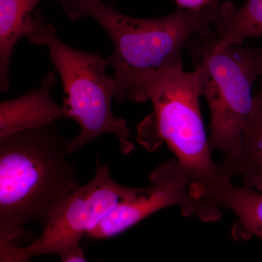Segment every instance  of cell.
Returning a JSON list of instances; mask_svg holds the SVG:
<instances>
[{"label":"cell","mask_w":262,"mask_h":262,"mask_svg":"<svg viewBox=\"0 0 262 262\" xmlns=\"http://www.w3.org/2000/svg\"><path fill=\"white\" fill-rule=\"evenodd\" d=\"M41 0H0V91L10 89V65L15 45L34 24L33 12Z\"/></svg>","instance_id":"cell-11"},{"label":"cell","mask_w":262,"mask_h":262,"mask_svg":"<svg viewBox=\"0 0 262 262\" xmlns=\"http://www.w3.org/2000/svg\"><path fill=\"white\" fill-rule=\"evenodd\" d=\"M73 20L91 17L113 42L107 59L116 82L115 99L144 102V87L163 71L183 68L182 52L193 37L219 20L220 3L199 10H179L159 18H140L122 14L101 0H59Z\"/></svg>","instance_id":"cell-1"},{"label":"cell","mask_w":262,"mask_h":262,"mask_svg":"<svg viewBox=\"0 0 262 262\" xmlns=\"http://www.w3.org/2000/svg\"><path fill=\"white\" fill-rule=\"evenodd\" d=\"M213 25L217 47L243 45L248 38L262 37V0H246L239 8L230 2L223 3Z\"/></svg>","instance_id":"cell-12"},{"label":"cell","mask_w":262,"mask_h":262,"mask_svg":"<svg viewBox=\"0 0 262 262\" xmlns=\"http://www.w3.org/2000/svg\"></svg>","instance_id":"cell-15"},{"label":"cell","mask_w":262,"mask_h":262,"mask_svg":"<svg viewBox=\"0 0 262 262\" xmlns=\"http://www.w3.org/2000/svg\"><path fill=\"white\" fill-rule=\"evenodd\" d=\"M61 262H91L84 256L82 248H79L76 252L72 253L68 257L62 259ZM103 262V261H98Z\"/></svg>","instance_id":"cell-14"},{"label":"cell","mask_w":262,"mask_h":262,"mask_svg":"<svg viewBox=\"0 0 262 262\" xmlns=\"http://www.w3.org/2000/svg\"><path fill=\"white\" fill-rule=\"evenodd\" d=\"M198 74L201 96L211 113V151L222 160L237 158L253 103V84L262 76V48L229 45L217 47L211 26L196 33L187 45Z\"/></svg>","instance_id":"cell-3"},{"label":"cell","mask_w":262,"mask_h":262,"mask_svg":"<svg viewBox=\"0 0 262 262\" xmlns=\"http://www.w3.org/2000/svg\"><path fill=\"white\" fill-rule=\"evenodd\" d=\"M218 164L222 179L231 182L233 177H239L244 186L262 192V82L253 96L241 153L234 159L222 160Z\"/></svg>","instance_id":"cell-10"},{"label":"cell","mask_w":262,"mask_h":262,"mask_svg":"<svg viewBox=\"0 0 262 262\" xmlns=\"http://www.w3.org/2000/svg\"><path fill=\"white\" fill-rule=\"evenodd\" d=\"M27 38L33 44L47 46L50 59L63 83L64 117L75 120L80 127V134L70 139L71 154L108 134L117 138L122 154L131 152L134 144L126 120L115 117L112 110L116 82L113 75L106 74L107 59L62 42L56 29L46 23L41 10L34 14V27Z\"/></svg>","instance_id":"cell-5"},{"label":"cell","mask_w":262,"mask_h":262,"mask_svg":"<svg viewBox=\"0 0 262 262\" xmlns=\"http://www.w3.org/2000/svg\"><path fill=\"white\" fill-rule=\"evenodd\" d=\"M179 10H199L219 3V0H175Z\"/></svg>","instance_id":"cell-13"},{"label":"cell","mask_w":262,"mask_h":262,"mask_svg":"<svg viewBox=\"0 0 262 262\" xmlns=\"http://www.w3.org/2000/svg\"><path fill=\"white\" fill-rule=\"evenodd\" d=\"M56 80V71H51L37 89L0 103V138L46 126L64 117L63 106L51 97Z\"/></svg>","instance_id":"cell-9"},{"label":"cell","mask_w":262,"mask_h":262,"mask_svg":"<svg viewBox=\"0 0 262 262\" xmlns=\"http://www.w3.org/2000/svg\"><path fill=\"white\" fill-rule=\"evenodd\" d=\"M144 96L153 112L139 124L136 140L149 151L166 143L193 187L222 179L202 119L196 71L160 72L146 82Z\"/></svg>","instance_id":"cell-4"},{"label":"cell","mask_w":262,"mask_h":262,"mask_svg":"<svg viewBox=\"0 0 262 262\" xmlns=\"http://www.w3.org/2000/svg\"><path fill=\"white\" fill-rule=\"evenodd\" d=\"M151 187L122 202L88 234L104 239L121 234L138 222L167 207L180 205L185 213H194L190 182L177 160L163 164L149 176Z\"/></svg>","instance_id":"cell-7"},{"label":"cell","mask_w":262,"mask_h":262,"mask_svg":"<svg viewBox=\"0 0 262 262\" xmlns=\"http://www.w3.org/2000/svg\"><path fill=\"white\" fill-rule=\"evenodd\" d=\"M195 196L202 220L218 218L219 208H225L238 219L244 233L262 239V192L220 179L198 189Z\"/></svg>","instance_id":"cell-8"},{"label":"cell","mask_w":262,"mask_h":262,"mask_svg":"<svg viewBox=\"0 0 262 262\" xmlns=\"http://www.w3.org/2000/svg\"><path fill=\"white\" fill-rule=\"evenodd\" d=\"M141 189L115 182L110 174V164L102 165L98 160L94 178L71 193L37 239L26 247L16 244L0 245V262H29L48 254L64 259L81 248L84 234Z\"/></svg>","instance_id":"cell-6"},{"label":"cell","mask_w":262,"mask_h":262,"mask_svg":"<svg viewBox=\"0 0 262 262\" xmlns=\"http://www.w3.org/2000/svg\"><path fill=\"white\" fill-rule=\"evenodd\" d=\"M71 155L56 121L0 138V244H15L29 222L46 225L80 187Z\"/></svg>","instance_id":"cell-2"}]
</instances>
